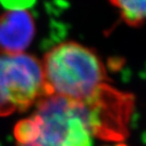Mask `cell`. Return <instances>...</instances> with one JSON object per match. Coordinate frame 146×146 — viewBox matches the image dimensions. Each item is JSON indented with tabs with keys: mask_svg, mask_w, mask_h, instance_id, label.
<instances>
[{
	"mask_svg": "<svg viewBox=\"0 0 146 146\" xmlns=\"http://www.w3.org/2000/svg\"><path fill=\"white\" fill-rule=\"evenodd\" d=\"M14 128L17 146H93L100 122L91 103L46 95Z\"/></svg>",
	"mask_w": 146,
	"mask_h": 146,
	"instance_id": "6da1fadb",
	"label": "cell"
},
{
	"mask_svg": "<svg viewBox=\"0 0 146 146\" xmlns=\"http://www.w3.org/2000/svg\"><path fill=\"white\" fill-rule=\"evenodd\" d=\"M46 95L87 103L106 86L104 64L91 49L75 42L52 48L43 62Z\"/></svg>",
	"mask_w": 146,
	"mask_h": 146,
	"instance_id": "7a4b0ae2",
	"label": "cell"
},
{
	"mask_svg": "<svg viewBox=\"0 0 146 146\" xmlns=\"http://www.w3.org/2000/svg\"><path fill=\"white\" fill-rule=\"evenodd\" d=\"M0 93L14 109L26 111L46 96L42 62L27 53H0Z\"/></svg>",
	"mask_w": 146,
	"mask_h": 146,
	"instance_id": "3957f363",
	"label": "cell"
},
{
	"mask_svg": "<svg viewBox=\"0 0 146 146\" xmlns=\"http://www.w3.org/2000/svg\"><path fill=\"white\" fill-rule=\"evenodd\" d=\"M35 34V23L27 10H9L0 15V53H22Z\"/></svg>",
	"mask_w": 146,
	"mask_h": 146,
	"instance_id": "277c9868",
	"label": "cell"
},
{
	"mask_svg": "<svg viewBox=\"0 0 146 146\" xmlns=\"http://www.w3.org/2000/svg\"><path fill=\"white\" fill-rule=\"evenodd\" d=\"M129 25H139L146 20V0H110Z\"/></svg>",
	"mask_w": 146,
	"mask_h": 146,
	"instance_id": "5b68a950",
	"label": "cell"
},
{
	"mask_svg": "<svg viewBox=\"0 0 146 146\" xmlns=\"http://www.w3.org/2000/svg\"><path fill=\"white\" fill-rule=\"evenodd\" d=\"M5 7L10 10H26L31 7L35 0H0Z\"/></svg>",
	"mask_w": 146,
	"mask_h": 146,
	"instance_id": "8992f818",
	"label": "cell"
}]
</instances>
